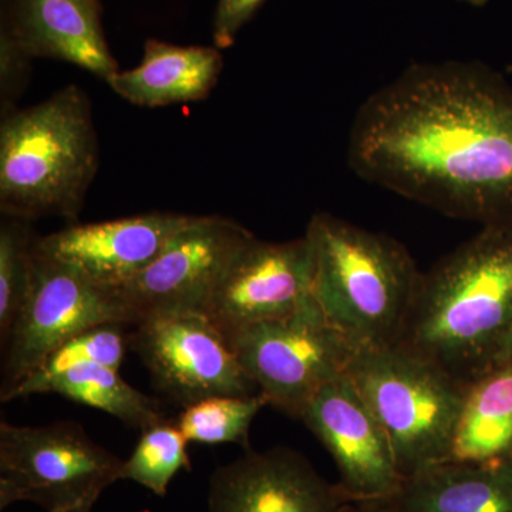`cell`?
I'll return each mask as SVG.
<instances>
[{
    "label": "cell",
    "instance_id": "cell-1",
    "mask_svg": "<svg viewBox=\"0 0 512 512\" xmlns=\"http://www.w3.org/2000/svg\"><path fill=\"white\" fill-rule=\"evenodd\" d=\"M348 164L447 217L512 224V87L477 62L412 64L360 104Z\"/></svg>",
    "mask_w": 512,
    "mask_h": 512
},
{
    "label": "cell",
    "instance_id": "cell-2",
    "mask_svg": "<svg viewBox=\"0 0 512 512\" xmlns=\"http://www.w3.org/2000/svg\"><path fill=\"white\" fill-rule=\"evenodd\" d=\"M512 326V224L485 225L423 272L400 346L468 384Z\"/></svg>",
    "mask_w": 512,
    "mask_h": 512
},
{
    "label": "cell",
    "instance_id": "cell-3",
    "mask_svg": "<svg viewBox=\"0 0 512 512\" xmlns=\"http://www.w3.org/2000/svg\"><path fill=\"white\" fill-rule=\"evenodd\" d=\"M312 296L326 320L357 349L399 345L421 274L402 242L329 212L306 228Z\"/></svg>",
    "mask_w": 512,
    "mask_h": 512
},
{
    "label": "cell",
    "instance_id": "cell-4",
    "mask_svg": "<svg viewBox=\"0 0 512 512\" xmlns=\"http://www.w3.org/2000/svg\"><path fill=\"white\" fill-rule=\"evenodd\" d=\"M99 138L92 104L69 84L0 124V211L33 221L74 220L99 171Z\"/></svg>",
    "mask_w": 512,
    "mask_h": 512
},
{
    "label": "cell",
    "instance_id": "cell-5",
    "mask_svg": "<svg viewBox=\"0 0 512 512\" xmlns=\"http://www.w3.org/2000/svg\"><path fill=\"white\" fill-rule=\"evenodd\" d=\"M346 375L386 431L403 478L447 461L467 384L400 345L357 349Z\"/></svg>",
    "mask_w": 512,
    "mask_h": 512
},
{
    "label": "cell",
    "instance_id": "cell-6",
    "mask_svg": "<svg viewBox=\"0 0 512 512\" xmlns=\"http://www.w3.org/2000/svg\"><path fill=\"white\" fill-rule=\"evenodd\" d=\"M123 461L80 424L0 423V508L29 501L49 512L97 503L120 480Z\"/></svg>",
    "mask_w": 512,
    "mask_h": 512
},
{
    "label": "cell",
    "instance_id": "cell-7",
    "mask_svg": "<svg viewBox=\"0 0 512 512\" xmlns=\"http://www.w3.org/2000/svg\"><path fill=\"white\" fill-rule=\"evenodd\" d=\"M228 343L269 406L298 420L323 386L345 375L356 352L315 299L291 316L242 329Z\"/></svg>",
    "mask_w": 512,
    "mask_h": 512
},
{
    "label": "cell",
    "instance_id": "cell-8",
    "mask_svg": "<svg viewBox=\"0 0 512 512\" xmlns=\"http://www.w3.org/2000/svg\"><path fill=\"white\" fill-rule=\"evenodd\" d=\"M104 323L126 325L110 289L46 254L35 242L28 295L5 343L0 397L32 375L66 340Z\"/></svg>",
    "mask_w": 512,
    "mask_h": 512
},
{
    "label": "cell",
    "instance_id": "cell-9",
    "mask_svg": "<svg viewBox=\"0 0 512 512\" xmlns=\"http://www.w3.org/2000/svg\"><path fill=\"white\" fill-rule=\"evenodd\" d=\"M254 238L238 222L197 215L140 274L109 288L126 325L174 313H204L228 266Z\"/></svg>",
    "mask_w": 512,
    "mask_h": 512
},
{
    "label": "cell",
    "instance_id": "cell-10",
    "mask_svg": "<svg viewBox=\"0 0 512 512\" xmlns=\"http://www.w3.org/2000/svg\"><path fill=\"white\" fill-rule=\"evenodd\" d=\"M130 345L153 383L180 406L212 396L259 393L228 340L204 313L144 320L131 333Z\"/></svg>",
    "mask_w": 512,
    "mask_h": 512
},
{
    "label": "cell",
    "instance_id": "cell-11",
    "mask_svg": "<svg viewBox=\"0 0 512 512\" xmlns=\"http://www.w3.org/2000/svg\"><path fill=\"white\" fill-rule=\"evenodd\" d=\"M313 256L303 235L285 242L254 238L235 256L204 315L225 339L242 329L291 316L313 301Z\"/></svg>",
    "mask_w": 512,
    "mask_h": 512
},
{
    "label": "cell",
    "instance_id": "cell-12",
    "mask_svg": "<svg viewBox=\"0 0 512 512\" xmlns=\"http://www.w3.org/2000/svg\"><path fill=\"white\" fill-rule=\"evenodd\" d=\"M299 420L329 451L349 501H386L400 490L392 443L346 373L323 386Z\"/></svg>",
    "mask_w": 512,
    "mask_h": 512
},
{
    "label": "cell",
    "instance_id": "cell-13",
    "mask_svg": "<svg viewBox=\"0 0 512 512\" xmlns=\"http://www.w3.org/2000/svg\"><path fill=\"white\" fill-rule=\"evenodd\" d=\"M349 503L298 451L248 448L210 478L208 512H340Z\"/></svg>",
    "mask_w": 512,
    "mask_h": 512
},
{
    "label": "cell",
    "instance_id": "cell-14",
    "mask_svg": "<svg viewBox=\"0 0 512 512\" xmlns=\"http://www.w3.org/2000/svg\"><path fill=\"white\" fill-rule=\"evenodd\" d=\"M195 217L150 212L72 225L36 242L43 252L79 269L97 285L116 288L140 274Z\"/></svg>",
    "mask_w": 512,
    "mask_h": 512
},
{
    "label": "cell",
    "instance_id": "cell-15",
    "mask_svg": "<svg viewBox=\"0 0 512 512\" xmlns=\"http://www.w3.org/2000/svg\"><path fill=\"white\" fill-rule=\"evenodd\" d=\"M35 59L74 64L104 82L119 72L101 26L100 0H5Z\"/></svg>",
    "mask_w": 512,
    "mask_h": 512
},
{
    "label": "cell",
    "instance_id": "cell-16",
    "mask_svg": "<svg viewBox=\"0 0 512 512\" xmlns=\"http://www.w3.org/2000/svg\"><path fill=\"white\" fill-rule=\"evenodd\" d=\"M224 69L215 46H178L148 39L143 59L110 77V89L140 107H165L207 99Z\"/></svg>",
    "mask_w": 512,
    "mask_h": 512
},
{
    "label": "cell",
    "instance_id": "cell-17",
    "mask_svg": "<svg viewBox=\"0 0 512 512\" xmlns=\"http://www.w3.org/2000/svg\"><path fill=\"white\" fill-rule=\"evenodd\" d=\"M383 503L396 512H512V460L433 464Z\"/></svg>",
    "mask_w": 512,
    "mask_h": 512
},
{
    "label": "cell",
    "instance_id": "cell-18",
    "mask_svg": "<svg viewBox=\"0 0 512 512\" xmlns=\"http://www.w3.org/2000/svg\"><path fill=\"white\" fill-rule=\"evenodd\" d=\"M512 460V365L491 367L467 384L447 461Z\"/></svg>",
    "mask_w": 512,
    "mask_h": 512
},
{
    "label": "cell",
    "instance_id": "cell-19",
    "mask_svg": "<svg viewBox=\"0 0 512 512\" xmlns=\"http://www.w3.org/2000/svg\"><path fill=\"white\" fill-rule=\"evenodd\" d=\"M43 393L59 394L72 402L101 410L138 430L165 419L157 400L130 386L119 370L97 363L60 373L43 387Z\"/></svg>",
    "mask_w": 512,
    "mask_h": 512
},
{
    "label": "cell",
    "instance_id": "cell-20",
    "mask_svg": "<svg viewBox=\"0 0 512 512\" xmlns=\"http://www.w3.org/2000/svg\"><path fill=\"white\" fill-rule=\"evenodd\" d=\"M124 326L120 323H104L77 333L53 350L32 375L0 399L2 402H10L32 394H42L43 387L50 380L76 366L97 363L120 370L130 343V336L124 332Z\"/></svg>",
    "mask_w": 512,
    "mask_h": 512
},
{
    "label": "cell",
    "instance_id": "cell-21",
    "mask_svg": "<svg viewBox=\"0 0 512 512\" xmlns=\"http://www.w3.org/2000/svg\"><path fill=\"white\" fill-rule=\"evenodd\" d=\"M188 443L177 421L163 419L141 430L133 453L123 461L120 480L134 481L165 497L173 478L191 468Z\"/></svg>",
    "mask_w": 512,
    "mask_h": 512
},
{
    "label": "cell",
    "instance_id": "cell-22",
    "mask_svg": "<svg viewBox=\"0 0 512 512\" xmlns=\"http://www.w3.org/2000/svg\"><path fill=\"white\" fill-rule=\"evenodd\" d=\"M268 402L261 393L212 396L184 407L177 424L192 443L241 444L249 448V427Z\"/></svg>",
    "mask_w": 512,
    "mask_h": 512
},
{
    "label": "cell",
    "instance_id": "cell-23",
    "mask_svg": "<svg viewBox=\"0 0 512 512\" xmlns=\"http://www.w3.org/2000/svg\"><path fill=\"white\" fill-rule=\"evenodd\" d=\"M3 218L0 225V339L5 345L28 295L36 237L28 221Z\"/></svg>",
    "mask_w": 512,
    "mask_h": 512
},
{
    "label": "cell",
    "instance_id": "cell-24",
    "mask_svg": "<svg viewBox=\"0 0 512 512\" xmlns=\"http://www.w3.org/2000/svg\"><path fill=\"white\" fill-rule=\"evenodd\" d=\"M35 57L13 25L8 6L2 0L0 12V111L2 117L16 110V101L28 87Z\"/></svg>",
    "mask_w": 512,
    "mask_h": 512
},
{
    "label": "cell",
    "instance_id": "cell-25",
    "mask_svg": "<svg viewBox=\"0 0 512 512\" xmlns=\"http://www.w3.org/2000/svg\"><path fill=\"white\" fill-rule=\"evenodd\" d=\"M265 0H218L212 23V39L218 49L234 45L238 33L254 18Z\"/></svg>",
    "mask_w": 512,
    "mask_h": 512
},
{
    "label": "cell",
    "instance_id": "cell-26",
    "mask_svg": "<svg viewBox=\"0 0 512 512\" xmlns=\"http://www.w3.org/2000/svg\"><path fill=\"white\" fill-rule=\"evenodd\" d=\"M340 512H396L383 501H349Z\"/></svg>",
    "mask_w": 512,
    "mask_h": 512
},
{
    "label": "cell",
    "instance_id": "cell-27",
    "mask_svg": "<svg viewBox=\"0 0 512 512\" xmlns=\"http://www.w3.org/2000/svg\"><path fill=\"white\" fill-rule=\"evenodd\" d=\"M503 363H511L512 365V326L508 335L505 336L503 346H501L497 362H495L494 366L503 365Z\"/></svg>",
    "mask_w": 512,
    "mask_h": 512
},
{
    "label": "cell",
    "instance_id": "cell-28",
    "mask_svg": "<svg viewBox=\"0 0 512 512\" xmlns=\"http://www.w3.org/2000/svg\"><path fill=\"white\" fill-rule=\"evenodd\" d=\"M94 504L96 503L77 505V507L69 508V510H63L59 512H92Z\"/></svg>",
    "mask_w": 512,
    "mask_h": 512
},
{
    "label": "cell",
    "instance_id": "cell-29",
    "mask_svg": "<svg viewBox=\"0 0 512 512\" xmlns=\"http://www.w3.org/2000/svg\"><path fill=\"white\" fill-rule=\"evenodd\" d=\"M458 2L466 3V5L474 6V8H483L491 0H458Z\"/></svg>",
    "mask_w": 512,
    "mask_h": 512
}]
</instances>
